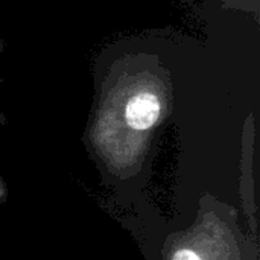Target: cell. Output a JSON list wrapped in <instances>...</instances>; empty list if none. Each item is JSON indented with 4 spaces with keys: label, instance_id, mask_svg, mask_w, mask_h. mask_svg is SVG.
Masks as SVG:
<instances>
[{
    "label": "cell",
    "instance_id": "6da1fadb",
    "mask_svg": "<svg viewBox=\"0 0 260 260\" xmlns=\"http://www.w3.org/2000/svg\"><path fill=\"white\" fill-rule=\"evenodd\" d=\"M161 114V101L151 91L143 90L133 94L125 105V120L133 129H149Z\"/></svg>",
    "mask_w": 260,
    "mask_h": 260
},
{
    "label": "cell",
    "instance_id": "7a4b0ae2",
    "mask_svg": "<svg viewBox=\"0 0 260 260\" xmlns=\"http://www.w3.org/2000/svg\"><path fill=\"white\" fill-rule=\"evenodd\" d=\"M172 260H201V257H200L195 251L184 248V250H178V251L174 254Z\"/></svg>",
    "mask_w": 260,
    "mask_h": 260
},
{
    "label": "cell",
    "instance_id": "3957f363",
    "mask_svg": "<svg viewBox=\"0 0 260 260\" xmlns=\"http://www.w3.org/2000/svg\"><path fill=\"white\" fill-rule=\"evenodd\" d=\"M256 2H257V0H254V3H256Z\"/></svg>",
    "mask_w": 260,
    "mask_h": 260
}]
</instances>
